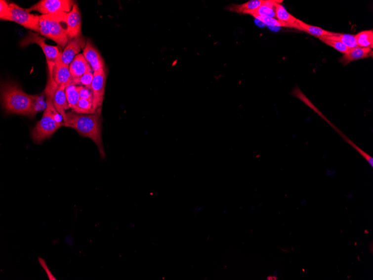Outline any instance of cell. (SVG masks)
Returning a JSON list of instances; mask_svg holds the SVG:
<instances>
[{"instance_id":"obj_20","label":"cell","mask_w":373,"mask_h":280,"mask_svg":"<svg viewBox=\"0 0 373 280\" xmlns=\"http://www.w3.org/2000/svg\"><path fill=\"white\" fill-rule=\"evenodd\" d=\"M281 3L278 2L276 3V18L287 23L294 24L296 23L297 19L290 14Z\"/></svg>"},{"instance_id":"obj_30","label":"cell","mask_w":373,"mask_h":280,"mask_svg":"<svg viewBox=\"0 0 373 280\" xmlns=\"http://www.w3.org/2000/svg\"><path fill=\"white\" fill-rule=\"evenodd\" d=\"M293 94L294 96L297 97L303 102L305 103V104L307 106L310 107L311 108L316 111L317 114L322 116L323 119H324L325 120H327L329 124H331V123H329L328 120L324 117L323 114H321V113H320V112L318 110H317V108H316L314 105L312 104L310 100H308V99L305 96V95H304V94L301 92V90H300L298 88L295 89L293 92Z\"/></svg>"},{"instance_id":"obj_18","label":"cell","mask_w":373,"mask_h":280,"mask_svg":"<svg viewBox=\"0 0 373 280\" xmlns=\"http://www.w3.org/2000/svg\"><path fill=\"white\" fill-rule=\"evenodd\" d=\"M265 0H250L241 5H232L227 7V9L239 14H247V13L259 7L265 2Z\"/></svg>"},{"instance_id":"obj_14","label":"cell","mask_w":373,"mask_h":280,"mask_svg":"<svg viewBox=\"0 0 373 280\" xmlns=\"http://www.w3.org/2000/svg\"><path fill=\"white\" fill-rule=\"evenodd\" d=\"M373 56L372 49L357 47L349 49L340 59V62L346 66L351 62L367 58Z\"/></svg>"},{"instance_id":"obj_3","label":"cell","mask_w":373,"mask_h":280,"mask_svg":"<svg viewBox=\"0 0 373 280\" xmlns=\"http://www.w3.org/2000/svg\"><path fill=\"white\" fill-rule=\"evenodd\" d=\"M34 95L25 93L18 85L7 83L2 89V100L8 113L31 116Z\"/></svg>"},{"instance_id":"obj_6","label":"cell","mask_w":373,"mask_h":280,"mask_svg":"<svg viewBox=\"0 0 373 280\" xmlns=\"http://www.w3.org/2000/svg\"><path fill=\"white\" fill-rule=\"evenodd\" d=\"M74 5V1L71 0H41L25 10L28 12L37 11L42 15L59 12L68 13L72 10Z\"/></svg>"},{"instance_id":"obj_19","label":"cell","mask_w":373,"mask_h":280,"mask_svg":"<svg viewBox=\"0 0 373 280\" xmlns=\"http://www.w3.org/2000/svg\"><path fill=\"white\" fill-rule=\"evenodd\" d=\"M358 47L363 48H373V30L364 31L355 36Z\"/></svg>"},{"instance_id":"obj_22","label":"cell","mask_w":373,"mask_h":280,"mask_svg":"<svg viewBox=\"0 0 373 280\" xmlns=\"http://www.w3.org/2000/svg\"><path fill=\"white\" fill-rule=\"evenodd\" d=\"M73 111L79 114H93L95 113L93 109L92 100L80 98L77 105L72 109Z\"/></svg>"},{"instance_id":"obj_34","label":"cell","mask_w":373,"mask_h":280,"mask_svg":"<svg viewBox=\"0 0 373 280\" xmlns=\"http://www.w3.org/2000/svg\"><path fill=\"white\" fill-rule=\"evenodd\" d=\"M267 280H277V278L269 277H268Z\"/></svg>"},{"instance_id":"obj_11","label":"cell","mask_w":373,"mask_h":280,"mask_svg":"<svg viewBox=\"0 0 373 280\" xmlns=\"http://www.w3.org/2000/svg\"><path fill=\"white\" fill-rule=\"evenodd\" d=\"M83 55L85 60L91 67L94 72L97 71L101 68H105L104 59L102 58L98 51L89 40L83 49Z\"/></svg>"},{"instance_id":"obj_9","label":"cell","mask_w":373,"mask_h":280,"mask_svg":"<svg viewBox=\"0 0 373 280\" xmlns=\"http://www.w3.org/2000/svg\"><path fill=\"white\" fill-rule=\"evenodd\" d=\"M62 19L66 24V31L70 41L82 36L81 33V16L77 4L73 6L72 10L63 13Z\"/></svg>"},{"instance_id":"obj_33","label":"cell","mask_w":373,"mask_h":280,"mask_svg":"<svg viewBox=\"0 0 373 280\" xmlns=\"http://www.w3.org/2000/svg\"><path fill=\"white\" fill-rule=\"evenodd\" d=\"M39 261H40V263L42 267V268H43L45 271H46V273L47 275H48L49 280H56L55 279L52 274H51L50 272V271L49 269L48 268V267H47V265L46 264V263L44 260H42L41 258H39Z\"/></svg>"},{"instance_id":"obj_8","label":"cell","mask_w":373,"mask_h":280,"mask_svg":"<svg viewBox=\"0 0 373 280\" xmlns=\"http://www.w3.org/2000/svg\"><path fill=\"white\" fill-rule=\"evenodd\" d=\"M107 75L105 68L93 72L91 90L93 93V109L96 111L100 108L104 100Z\"/></svg>"},{"instance_id":"obj_12","label":"cell","mask_w":373,"mask_h":280,"mask_svg":"<svg viewBox=\"0 0 373 280\" xmlns=\"http://www.w3.org/2000/svg\"><path fill=\"white\" fill-rule=\"evenodd\" d=\"M49 79L52 80L57 88L62 85L66 86L70 85L72 77L70 71V66L66 65L59 59L54 68L53 77Z\"/></svg>"},{"instance_id":"obj_15","label":"cell","mask_w":373,"mask_h":280,"mask_svg":"<svg viewBox=\"0 0 373 280\" xmlns=\"http://www.w3.org/2000/svg\"><path fill=\"white\" fill-rule=\"evenodd\" d=\"M283 1L277 0H265V2L256 9L248 12L246 15H251L255 18L258 17H270L276 18V5Z\"/></svg>"},{"instance_id":"obj_10","label":"cell","mask_w":373,"mask_h":280,"mask_svg":"<svg viewBox=\"0 0 373 280\" xmlns=\"http://www.w3.org/2000/svg\"><path fill=\"white\" fill-rule=\"evenodd\" d=\"M86 43V39L83 36L71 40L62 52V62L66 65L70 66L76 56L84 48Z\"/></svg>"},{"instance_id":"obj_27","label":"cell","mask_w":373,"mask_h":280,"mask_svg":"<svg viewBox=\"0 0 373 280\" xmlns=\"http://www.w3.org/2000/svg\"><path fill=\"white\" fill-rule=\"evenodd\" d=\"M49 24L50 19L48 15H42L40 16V27L41 35L50 40Z\"/></svg>"},{"instance_id":"obj_2","label":"cell","mask_w":373,"mask_h":280,"mask_svg":"<svg viewBox=\"0 0 373 280\" xmlns=\"http://www.w3.org/2000/svg\"><path fill=\"white\" fill-rule=\"evenodd\" d=\"M55 90L46 86L44 93L47 96L46 107L40 121L32 131V138L36 143L49 139L59 128L63 126L62 116L55 109L53 98Z\"/></svg>"},{"instance_id":"obj_5","label":"cell","mask_w":373,"mask_h":280,"mask_svg":"<svg viewBox=\"0 0 373 280\" xmlns=\"http://www.w3.org/2000/svg\"><path fill=\"white\" fill-rule=\"evenodd\" d=\"M9 9L10 16L6 21H14L25 28L40 33L41 16L32 14L14 3L9 4Z\"/></svg>"},{"instance_id":"obj_23","label":"cell","mask_w":373,"mask_h":280,"mask_svg":"<svg viewBox=\"0 0 373 280\" xmlns=\"http://www.w3.org/2000/svg\"><path fill=\"white\" fill-rule=\"evenodd\" d=\"M327 37L332 40L341 42L349 49L358 47L355 36L351 34L336 33L335 36Z\"/></svg>"},{"instance_id":"obj_28","label":"cell","mask_w":373,"mask_h":280,"mask_svg":"<svg viewBox=\"0 0 373 280\" xmlns=\"http://www.w3.org/2000/svg\"><path fill=\"white\" fill-rule=\"evenodd\" d=\"M340 136L342 138L343 140H344L347 143H348L349 145H350L351 146H353V147L357 150L360 154L362 155V156L366 159L367 162L369 163V164H370L372 167H373V158L370 156V155H369L365 152L363 151V150L359 147L357 145L354 143V142L352 141V140H351L349 138L347 137L346 136H345L344 134H343L342 133H340Z\"/></svg>"},{"instance_id":"obj_32","label":"cell","mask_w":373,"mask_h":280,"mask_svg":"<svg viewBox=\"0 0 373 280\" xmlns=\"http://www.w3.org/2000/svg\"><path fill=\"white\" fill-rule=\"evenodd\" d=\"M77 88H78L80 98L93 100V93L91 89L84 87L83 86H78Z\"/></svg>"},{"instance_id":"obj_7","label":"cell","mask_w":373,"mask_h":280,"mask_svg":"<svg viewBox=\"0 0 373 280\" xmlns=\"http://www.w3.org/2000/svg\"><path fill=\"white\" fill-rule=\"evenodd\" d=\"M63 13H55V14H48L50 19L49 31L50 40L54 41L57 44L64 48L70 41L67 36L66 27L62 19Z\"/></svg>"},{"instance_id":"obj_1","label":"cell","mask_w":373,"mask_h":280,"mask_svg":"<svg viewBox=\"0 0 373 280\" xmlns=\"http://www.w3.org/2000/svg\"><path fill=\"white\" fill-rule=\"evenodd\" d=\"M101 107L93 114L66 113L63 117V126L74 129L81 136L89 138L97 146L102 158H105L101 133Z\"/></svg>"},{"instance_id":"obj_16","label":"cell","mask_w":373,"mask_h":280,"mask_svg":"<svg viewBox=\"0 0 373 280\" xmlns=\"http://www.w3.org/2000/svg\"><path fill=\"white\" fill-rule=\"evenodd\" d=\"M67 86L65 85H62L59 86L55 92L54 94L53 101L55 109H56L62 117L66 114V110L69 108L68 105L65 90Z\"/></svg>"},{"instance_id":"obj_26","label":"cell","mask_w":373,"mask_h":280,"mask_svg":"<svg viewBox=\"0 0 373 280\" xmlns=\"http://www.w3.org/2000/svg\"><path fill=\"white\" fill-rule=\"evenodd\" d=\"M319 40L322 41L325 44L332 47L342 54H345L349 50L348 47H346L343 43L340 41L333 40L332 39L328 38L327 36L319 38Z\"/></svg>"},{"instance_id":"obj_21","label":"cell","mask_w":373,"mask_h":280,"mask_svg":"<svg viewBox=\"0 0 373 280\" xmlns=\"http://www.w3.org/2000/svg\"><path fill=\"white\" fill-rule=\"evenodd\" d=\"M77 87L78 86L70 85L67 86L65 90L68 104L71 109L77 105L80 99Z\"/></svg>"},{"instance_id":"obj_17","label":"cell","mask_w":373,"mask_h":280,"mask_svg":"<svg viewBox=\"0 0 373 280\" xmlns=\"http://www.w3.org/2000/svg\"><path fill=\"white\" fill-rule=\"evenodd\" d=\"M296 23L298 26V30L309 34L317 38L326 36H333L336 33L325 31L322 28L307 24L298 19H297Z\"/></svg>"},{"instance_id":"obj_25","label":"cell","mask_w":373,"mask_h":280,"mask_svg":"<svg viewBox=\"0 0 373 280\" xmlns=\"http://www.w3.org/2000/svg\"><path fill=\"white\" fill-rule=\"evenodd\" d=\"M93 79V73L87 72L83 76L77 79H73L71 85H82L84 87L91 89L92 81Z\"/></svg>"},{"instance_id":"obj_31","label":"cell","mask_w":373,"mask_h":280,"mask_svg":"<svg viewBox=\"0 0 373 280\" xmlns=\"http://www.w3.org/2000/svg\"><path fill=\"white\" fill-rule=\"evenodd\" d=\"M10 16L9 4L4 0L0 1V19L7 20Z\"/></svg>"},{"instance_id":"obj_24","label":"cell","mask_w":373,"mask_h":280,"mask_svg":"<svg viewBox=\"0 0 373 280\" xmlns=\"http://www.w3.org/2000/svg\"><path fill=\"white\" fill-rule=\"evenodd\" d=\"M256 19L261 21L264 24L271 26V27H281L298 29V26L296 23L294 24L287 23L276 18H270V17H258V18H256Z\"/></svg>"},{"instance_id":"obj_13","label":"cell","mask_w":373,"mask_h":280,"mask_svg":"<svg viewBox=\"0 0 373 280\" xmlns=\"http://www.w3.org/2000/svg\"><path fill=\"white\" fill-rule=\"evenodd\" d=\"M70 71L73 79H77L87 72L93 73L92 69L85 60L83 54L76 55L70 64Z\"/></svg>"},{"instance_id":"obj_4","label":"cell","mask_w":373,"mask_h":280,"mask_svg":"<svg viewBox=\"0 0 373 280\" xmlns=\"http://www.w3.org/2000/svg\"><path fill=\"white\" fill-rule=\"evenodd\" d=\"M46 39L40 36L38 33L29 32L20 43L21 47H27L29 45L37 44L41 47L45 55L48 66L49 77H53L55 64L61 58L62 52L58 47L46 44Z\"/></svg>"},{"instance_id":"obj_29","label":"cell","mask_w":373,"mask_h":280,"mask_svg":"<svg viewBox=\"0 0 373 280\" xmlns=\"http://www.w3.org/2000/svg\"><path fill=\"white\" fill-rule=\"evenodd\" d=\"M46 103L44 102V97L41 95H34V102L32 107V117L36 115L38 112L45 110Z\"/></svg>"}]
</instances>
